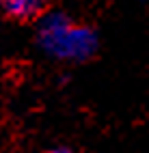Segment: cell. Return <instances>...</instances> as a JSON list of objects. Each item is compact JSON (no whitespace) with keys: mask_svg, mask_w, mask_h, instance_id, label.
<instances>
[{"mask_svg":"<svg viewBox=\"0 0 149 153\" xmlns=\"http://www.w3.org/2000/svg\"><path fill=\"white\" fill-rule=\"evenodd\" d=\"M37 43L54 60L86 63L99 50V37L89 24L74 22L63 11H45L37 19Z\"/></svg>","mask_w":149,"mask_h":153,"instance_id":"6da1fadb","label":"cell"},{"mask_svg":"<svg viewBox=\"0 0 149 153\" xmlns=\"http://www.w3.org/2000/svg\"><path fill=\"white\" fill-rule=\"evenodd\" d=\"M50 0H0L2 11L17 22H33L48 11Z\"/></svg>","mask_w":149,"mask_h":153,"instance_id":"7a4b0ae2","label":"cell"},{"mask_svg":"<svg viewBox=\"0 0 149 153\" xmlns=\"http://www.w3.org/2000/svg\"><path fill=\"white\" fill-rule=\"evenodd\" d=\"M143 2H149V0H143Z\"/></svg>","mask_w":149,"mask_h":153,"instance_id":"3957f363","label":"cell"}]
</instances>
